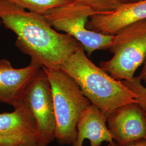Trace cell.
<instances>
[{
  "label": "cell",
  "instance_id": "5",
  "mask_svg": "<svg viewBox=\"0 0 146 146\" xmlns=\"http://www.w3.org/2000/svg\"><path fill=\"white\" fill-rule=\"evenodd\" d=\"M95 14L89 7L70 2L47 11L44 16L55 30L74 37L90 56L95 51L109 49L114 37L87 28L89 19Z\"/></svg>",
  "mask_w": 146,
  "mask_h": 146
},
{
  "label": "cell",
  "instance_id": "10",
  "mask_svg": "<svg viewBox=\"0 0 146 146\" xmlns=\"http://www.w3.org/2000/svg\"><path fill=\"white\" fill-rule=\"evenodd\" d=\"M76 128V138L71 146H83L84 140H88L90 146H100L104 142H114L107 126V117L94 104H90L83 110Z\"/></svg>",
  "mask_w": 146,
  "mask_h": 146
},
{
  "label": "cell",
  "instance_id": "3",
  "mask_svg": "<svg viewBox=\"0 0 146 146\" xmlns=\"http://www.w3.org/2000/svg\"><path fill=\"white\" fill-rule=\"evenodd\" d=\"M50 84L56 118L55 139L71 145L77 136V123L85 108L91 104L78 84L60 68L42 67Z\"/></svg>",
  "mask_w": 146,
  "mask_h": 146
},
{
  "label": "cell",
  "instance_id": "1",
  "mask_svg": "<svg viewBox=\"0 0 146 146\" xmlns=\"http://www.w3.org/2000/svg\"><path fill=\"white\" fill-rule=\"evenodd\" d=\"M0 20L17 36L16 46L46 68H60L82 46L67 34L58 33L43 15L0 0Z\"/></svg>",
  "mask_w": 146,
  "mask_h": 146
},
{
  "label": "cell",
  "instance_id": "9",
  "mask_svg": "<svg viewBox=\"0 0 146 146\" xmlns=\"http://www.w3.org/2000/svg\"><path fill=\"white\" fill-rule=\"evenodd\" d=\"M42 66L34 60L25 67L15 68L7 59H0V102L15 107L22 102L23 93Z\"/></svg>",
  "mask_w": 146,
  "mask_h": 146
},
{
  "label": "cell",
  "instance_id": "2",
  "mask_svg": "<svg viewBox=\"0 0 146 146\" xmlns=\"http://www.w3.org/2000/svg\"><path fill=\"white\" fill-rule=\"evenodd\" d=\"M60 68L73 78L90 104L99 108L106 117L123 105L137 102L136 95L122 81L113 78L92 62L82 46Z\"/></svg>",
  "mask_w": 146,
  "mask_h": 146
},
{
  "label": "cell",
  "instance_id": "16",
  "mask_svg": "<svg viewBox=\"0 0 146 146\" xmlns=\"http://www.w3.org/2000/svg\"><path fill=\"white\" fill-rule=\"evenodd\" d=\"M107 146H146V140L135 141L123 146H119L115 144L114 142L113 143H109Z\"/></svg>",
  "mask_w": 146,
  "mask_h": 146
},
{
  "label": "cell",
  "instance_id": "18",
  "mask_svg": "<svg viewBox=\"0 0 146 146\" xmlns=\"http://www.w3.org/2000/svg\"><path fill=\"white\" fill-rule=\"evenodd\" d=\"M121 3H129V2H134L139 1L141 0H120Z\"/></svg>",
  "mask_w": 146,
  "mask_h": 146
},
{
  "label": "cell",
  "instance_id": "14",
  "mask_svg": "<svg viewBox=\"0 0 146 146\" xmlns=\"http://www.w3.org/2000/svg\"><path fill=\"white\" fill-rule=\"evenodd\" d=\"M124 84L136 95L137 103L146 106V87L139 76H135L131 81H122Z\"/></svg>",
  "mask_w": 146,
  "mask_h": 146
},
{
  "label": "cell",
  "instance_id": "4",
  "mask_svg": "<svg viewBox=\"0 0 146 146\" xmlns=\"http://www.w3.org/2000/svg\"><path fill=\"white\" fill-rule=\"evenodd\" d=\"M113 55L100 67L120 81H131L146 58V19L121 29L110 47Z\"/></svg>",
  "mask_w": 146,
  "mask_h": 146
},
{
  "label": "cell",
  "instance_id": "13",
  "mask_svg": "<svg viewBox=\"0 0 146 146\" xmlns=\"http://www.w3.org/2000/svg\"><path fill=\"white\" fill-rule=\"evenodd\" d=\"M71 2L89 7L97 14L107 13L116 9L120 0H70Z\"/></svg>",
  "mask_w": 146,
  "mask_h": 146
},
{
  "label": "cell",
  "instance_id": "11",
  "mask_svg": "<svg viewBox=\"0 0 146 146\" xmlns=\"http://www.w3.org/2000/svg\"><path fill=\"white\" fill-rule=\"evenodd\" d=\"M0 135L20 137L36 142V127L28 108L23 101L13 111L0 114Z\"/></svg>",
  "mask_w": 146,
  "mask_h": 146
},
{
  "label": "cell",
  "instance_id": "15",
  "mask_svg": "<svg viewBox=\"0 0 146 146\" xmlns=\"http://www.w3.org/2000/svg\"><path fill=\"white\" fill-rule=\"evenodd\" d=\"M0 146H38L36 142L20 137L0 135Z\"/></svg>",
  "mask_w": 146,
  "mask_h": 146
},
{
  "label": "cell",
  "instance_id": "17",
  "mask_svg": "<svg viewBox=\"0 0 146 146\" xmlns=\"http://www.w3.org/2000/svg\"><path fill=\"white\" fill-rule=\"evenodd\" d=\"M142 64V68L141 69V72L139 76L141 78L142 82L146 84V58Z\"/></svg>",
  "mask_w": 146,
  "mask_h": 146
},
{
  "label": "cell",
  "instance_id": "7",
  "mask_svg": "<svg viewBox=\"0 0 146 146\" xmlns=\"http://www.w3.org/2000/svg\"><path fill=\"white\" fill-rule=\"evenodd\" d=\"M113 141L119 146L146 140V117L137 102L123 105L107 117Z\"/></svg>",
  "mask_w": 146,
  "mask_h": 146
},
{
  "label": "cell",
  "instance_id": "19",
  "mask_svg": "<svg viewBox=\"0 0 146 146\" xmlns=\"http://www.w3.org/2000/svg\"><path fill=\"white\" fill-rule=\"evenodd\" d=\"M140 105V104H139ZM141 107H142V110H143V111H144V113H145V116H146V106H140Z\"/></svg>",
  "mask_w": 146,
  "mask_h": 146
},
{
  "label": "cell",
  "instance_id": "20",
  "mask_svg": "<svg viewBox=\"0 0 146 146\" xmlns=\"http://www.w3.org/2000/svg\"><path fill=\"white\" fill-rule=\"evenodd\" d=\"M2 24V22H1V21L0 20V26H1V25Z\"/></svg>",
  "mask_w": 146,
  "mask_h": 146
},
{
  "label": "cell",
  "instance_id": "8",
  "mask_svg": "<svg viewBox=\"0 0 146 146\" xmlns=\"http://www.w3.org/2000/svg\"><path fill=\"white\" fill-rule=\"evenodd\" d=\"M146 19V0L121 3L113 11L92 16L87 28L105 35H114L121 29Z\"/></svg>",
  "mask_w": 146,
  "mask_h": 146
},
{
  "label": "cell",
  "instance_id": "6",
  "mask_svg": "<svg viewBox=\"0 0 146 146\" xmlns=\"http://www.w3.org/2000/svg\"><path fill=\"white\" fill-rule=\"evenodd\" d=\"M22 101L35 121L38 146H48L55 139L56 123L50 84L42 67L27 86Z\"/></svg>",
  "mask_w": 146,
  "mask_h": 146
},
{
  "label": "cell",
  "instance_id": "12",
  "mask_svg": "<svg viewBox=\"0 0 146 146\" xmlns=\"http://www.w3.org/2000/svg\"><path fill=\"white\" fill-rule=\"evenodd\" d=\"M27 11L44 15L47 11L70 2V0H7Z\"/></svg>",
  "mask_w": 146,
  "mask_h": 146
}]
</instances>
